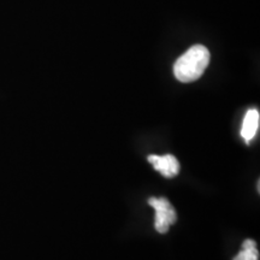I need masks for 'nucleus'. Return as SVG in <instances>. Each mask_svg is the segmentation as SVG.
<instances>
[{
    "mask_svg": "<svg viewBox=\"0 0 260 260\" xmlns=\"http://www.w3.org/2000/svg\"><path fill=\"white\" fill-rule=\"evenodd\" d=\"M259 122H260V115L259 111L255 109L248 110L246 113L245 118H243L242 129H241V136L245 139L246 142H249L254 138L259 130Z\"/></svg>",
    "mask_w": 260,
    "mask_h": 260,
    "instance_id": "nucleus-4",
    "label": "nucleus"
},
{
    "mask_svg": "<svg viewBox=\"0 0 260 260\" xmlns=\"http://www.w3.org/2000/svg\"><path fill=\"white\" fill-rule=\"evenodd\" d=\"M148 204L155 211V230L160 234L169 232L172 224L177 219L176 211L167 198H149Z\"/></svg>",
    "mask_w": 260,
    "mask_h": 260,
    "instance_id": "nucleus-2",
    "label": "nucleus"
},
{
    "mask_svg": "<svg viewBox=\"0 0 260 260\" xmlns=\"http://www.w3.org/2000/svg\"><path fill=\"white\" fill-rule=\"evenodd\" d=\"M233 260H259V252L256 243L253 240H246L242 245V251Z\"/></svg>",
    "mask_w": 260,
    "mask_h": 260,
    "instance_id": "nucleus-5",
    "label": "nucleus"
},
{
    "mask_svg": "<svg viewBox=\"0 0 260 260\" xmlns=\"http://www.w3.org/2000/svg\"><path fill=\"white\" fill-rule=\"evenodd\" d=\"M148 161L153 165L155 170L167 178L177 176L180 172V162L172 154H165L161 157L155 154L148 155Z\"/></svg>",
    "mask_w": 260,
    "mask_h": 260,
    "instance_id": "nucleus-3",
    "label": "nucleus"
},
{
    "mask_svg": "<svg viewBox=\"0 0 260 260\" xmlns=\"http://www.w3.org/2000/svg\"><path fill=\"white\" fill-rule=\"evenodd\" d=\"M210 57V51L206 47L203 45H194L175 63V77L183 83L200 79L209 67Z\"/></svg>",
    "mask_w": 260,
    "mask_h": 260,
    "instance_id": "nucleus-1",
    "label": "nucleus"
}]
</instances>
